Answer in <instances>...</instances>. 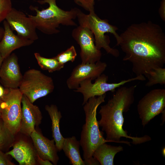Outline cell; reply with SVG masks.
I'll return each mask as SVG.
<instances>
[{"mask_svg":"<svg viewBox=\"0 0 165 165\" xmlns=\"http://www.w3.org/2000/svg\"><path fill=\"white\" fill-rule=\"evenodd\" d=\"M120 35L119 46L125 53L123 60L132 64L136 76L147 77L165 64V34L161 27L151 21L134 24Z\"/></svg>","mask_w":165,"mask_h":165,"instance_id":"1","label":"cell"},{"mask_svg":"<svg viewBox=\"0 0 165 165\" xmlns=\"http://www.w3.org/2000/svg\"><path fill=\"white\" fill-rule=\"evenodd\" d=\"M136 85L117 88L112 97L107 103L101 106L99 113L101 116L98 121L99 126L106 134V139L111 142L124 143L130 145V142L120 141L122 137L129 138L134 145H138L149 141L151 137L145 135L142 137H132L124 130L123 112L129 110L134 101V92Z\"/></svg>","mask_w":165,"mask_h":165,"instance_id":"2","label":"cell"},{"mask_svg":"<svg viewBox=\"0 0 165 165\" xmlns=\"http://www.w3.org/2000/svg\"><path fill=\"white\" fill-rule=\"evenodd\" d=\"M40 4L48 3L49 6L46 9L39 10L37 7L31 6L36 12L35 16L28 15L36 29L43 33L52 35L58 33L57 29L60 25L67 26L76 25L74 21L77 17L79 9L77 8L65 11L57 5L56 0H41L38 1Z\"/></svg>","mask_w":165,"mask_h":165,"instance_id":"3","label":"cell"},{"mask_svg":"<svg viewBox=\"0 0 165 165\" xmlns=\"http://www.w3.org/2000/svg\"><path fill=\"white\" fill-rule=\"evenodd\" d=\"M105 97L106 94L91 97L84 105L85 123L82 127L79 143L84 160L92 157L94 151L100 145L111 142L104 137L103 132L99 130L96 117L97 108L105 102Z\"/></svg>","mask_w":165,"mask_h":165,"instance_id":"4","label":"cell"},{"mask_svg":"<svg viewBox=\"0 0 165 165\" xmlns=\"http://www.w3.org/2000/svg\"><path fill=\"white\" fill-rule=\"evenodd\" d=\"M77 17L79 25L87 27L92 32L96 46L98 49L103 48L108 53L116 57L119 56V50L110 46L109 38L105 35L107 33L112 34L116 40V45L118 46L120 37L116 32L118 29L117 27L110 24L106 19H100L94 11L86 14L80 10Z\"/></svg>","mask_w":165,"mask_h":165,"instance_id":"5","label":"cell"},{"mask_svg":"<svg viewBox=\"0 0 165 165\" xmlns=\"http://www.w3.org/2000/svg\"><path fill=\"white\" fill-rule=\"evenodd\" d=\"M54 88L51 77L35 69L28 70L24 73L19 87L23 95L33 103L51 93Z\"/></svg>","mask_w":165,"mask_h":165,"instance_id":"6","label":"cell"},{"mask_svg":"<svg viewBox=\"0 0 165 165\" xmlns=\"http://www.w3.org/2000/svg\"><path fill=\"white\" fill-rule=\"evenodd\" d=\"M5 88V94L1 98V117L6 127L15 135L20 130L23 94L19 88Z\"/></svg>","mask_w":165,"mask_h":165,"instance_id":"7","label":"cell"},{"mask_svg":"<svg viewBox=\"0 0 165 165\" xmlns=\"http://www.w3.org/2000/svg\"><path fill=\"white\" fill-rule=\"evenodd\" d=\"M108 79V76L102 74L95 79L93 83L92 82V80L90 79L82 81L79 86L74 91L80 93L83 95V100L82 105H84L91 97L103 95L108 91L113 92L116 89L126 83L135 80L145 81L146 78L144 76L140 75L114 83L107 82Z\"/></svg>","mask_w":165,"mask_h":165,"instance_id":"8","label":"cell"},{"mask_svg":"<svg viewBox=\"0 0 165 165\" xmlns=\"http://www.w3.org/2000/svg\"><path fill=\"white\" fill-rule=\"evenodd\" d=\"M165 89L151 90L139 101L137 109L143 127L165 110Z\"/></svg>","mask_w":165,"mask_h":165,"instance_id":"9","label":"cell"},{"mask_svg":"<svg viewBox=\"0 0 165 165\" xmlns=\"http://www.w3.org/2000/svg\"><path fill=\"white\" fill-rule=\"evenodd\" d=\"M72 35L80 47L81 63H94L100 61L101 53L96 46L93 34L89 28L79 25L72 30Z\"/></svg>","mask_w":165,"mask_h":165,"instance_id":"10","label":"cell"},{"mask_svg":"<svg viewBox=\"0 0 165 165\" xmlns=\"http://www.w3.org/2000/svg\"><path fill=\"white\" fill-rule=\"evenodd\" d=\"M106 64L99 61L94 63H81L73 70L67 79V85L70 89H76L83 81L96 79L105 70Z\"/></svg>","mask_w":165,"mask_h":165,"instance_id":"11","label":"cell"},{"mask_svg":"<svg viewBox=\"0 0 165 165\" xmlns=\"http://www.w3.org/2000/svg\"><path fill=\"white\" fill-rule=\"evenodd\" d=\"M5 20L17 35L34 41L38 39L34 24L22 11L12 8Z\"/></svg>","mask_w":165,"mask_h":165,"instance_id":"12","label":"cell"},{"mask_svg":"<svg viewBox=\"0 0 165 165\" xmlns=\"http://www.w3.org/2000/svg\"><path fill=\"white\" fill-rule=\"evenodd\" d=\"M23 77L18 57L12 53L3 60L0 69V81L5 88H19Z\"/></svg>","mask_w":165,"mask_h":165,"instance_id":"13","label":"cell"},{"mask_svg":"<svg viewBox=\"0 0 165 165\" xmlns=\"http://www.w3.org/2000/svg\"><path fill=\"white\" fill-rule=\"evenodd\" d=\"M21 104V116L20 132L30 136L35 129V126L41 123L42 116L39 108L33 104L23 95Z\"/></svg>","mask_w":165,"mask_h":165,"instance_id":"14","label":"cell"},{"mask_svg":"<svg viewBox=\"0 0 165 165\" xmlns=\"http://www.w3.org/2000/svg\"><path fill=\"white\" fill-rule=\"evenodd\" d=\"M3 25L4 33L0 41V54L4 59L15 50L31 45L34 41L15 35L5 20Z\"/></svg>","mask_w":165,"mask_h":165,"instance_id":"15","label":"cell"},{"mask_svg":"<svg viewBox=\"0 0 165 165\" xmlns=\"http://www.w3.org/2000/svg\"><path fill=\"white\" fill-rule=\"evenodd\" d=\"M37 155L44 160H47L54 165L59 160L58 151L53 139L50 140L37 132L35 130L30 135Z\"/></svg>","mask_w":165,"mask_h":165,"instance_id":"16","label":"cell"},{"mask_svg":"<svg viewBox=\"0 0 165 165\" xmlns=\"http://www.w3.org/2000/svg\"><path fill=\"white\" fill-rule=\"evenodd\" d=\"M13 149L6 153L14 158L20 165H35L37 161L35 150L28 142L20 140L14 144Z\"/></svg>","mask_w":165,"mask_h":165,"instance_id":"17","label":"cell"},{"mask_svg":"<svg viewBox=\"0 0 165 165\" xmlns=\"http://www.w3.org/2000/svg\"><path fill=\"white\" fill-rule=\"evenodd\" d=\"M123 150V147L121 146H113L105 143L97 148L93 152V156L101 165H113L115 155Z\"/></svg>","mask_w":165,"mask_h":165,"instance_id":"18","label":"cell"},{"mask_svg":"<svg viewBox=\"0 0 165 165\" xmlns=\"http://www.w3.org/2000/svg\"><path fill=\"white\" fill-rule=\"evenodd\" d=\"M45 109L51 120L52 137L58 151H60L62 150L65 138L62 135L60 129L59 123L62 117L61 112L58 110L57 106L54 105H46Z\"/></svg>","mask_w":165,"mask_h":165,"instance_id":"19","label":"cell"},{"mask_svg":"<svg viewBox=\"0 0 165 165\" xmlns=\"http://www.w3.org/2000/svg\"><path fill=\"white\" fill-rule=\"evenodd\" d=\"M80 145L79 141L74 136L64 138L62 149L72 165H85L80 155Z\"/></svg>","mask_w":165,"mask_h":165,"instance_id":"20","label":"cell"},{"mask_svg":"<svg viewBox=\"0 0 165 165\" xmlns=\"http://www.w3.org/2000/svg\"><path fill=\"white\" fill-rule=\"evenodd\" d=\"M34 56L40 68L52 73L63 68L64 65L60 64L54 57L47 58L41 55L38 53H35Z\"/></svg>","mask_w":165,"mask_h":165,"instance_id":"21","label":"cell"},{"mask_svg":"<svg viewBox=\"0 0 165 165\" xmlns=\"http://www.w3.org/2000/svg\"><path fill=\"white\" fill-rule=\"evenodd\" d=\"M14 135L5 125L0 117V151H5L13 146Z\"/></svg>","mask_w":165,"mask_h":165,"instance_id":"22","label":"cell"},{"mask_svg":"<svg viewBox=\"0 0 165 165\" xmlns=\"http://www.w3.org/2000/svg\"><path fill=\"white\" fill-rule=\"evenodd\" d=\"M148 80L145 84L147 87H151L157 84L165 85V68H159L151 71L147 77Z\"/></svg>","mask_w":165,"mask_h":165,"instance_id":"23","label":"cell"},{"mask_svg":"<svg viewBox=\"0 0 165 165\" xmlns=\"http://www.w3.org/2000/svg\"><path fill=\"white\" fill-rule=\"evenodd\" d=\"M77 55L74 46H72L66 50L60 53L54 57L60 64L64 65L68 62L74 61Z\"/></svg>","mask_w":165,"mask_h":165,"instance_id":"24","label":"cell"},{"mask_svg":"<svg viewBox=\"0 0 165 165\" xmlns=\"http://www.w3.org/2000/svg\"><path fill=\"white\" fill-rule=\"evenodd\" d=\"M12 8L11 0H0V23L6 20Z\"/></svg>","mask_w":165,"mask_h":165,"instance_id":"25","label":"cell"},{"mask_svg":"<svg viewBox=\"0 0 165 165\" xmlns=\"http://www.w3.org/2000/svg\"><path fill=\"white\" fill-rule=\"evenodd\" d=\"M77 5L89 12L94 11V0H74Z\"/></svg>","mask_w":165,"mask_h":165,"instance_id":"26","label":"cell"},{"mask_svg":"<svg viewBox=\"0 0 165 165\" xmlns=\"http://www.w3.org/2000/svg\"><path fill=\"white\" fill-rule=\"evenodd\" d=\"M9 155L0 151V165H14V163L9 160Z\"/></svg>","mask_w":165,"mask_h":165,"instance_id":"27","label":"cell"},{"mask_svg":"<svg viewBox=\"0 0 165 165\" xmlns=\"http://www.w3.org/2000/svg\"><path fill=\"white\" fill-rule=\"evenodd\" d=\"M159 14L162 19L165 21V0H162L159 10Z\"/></svg>","mask_w":165,"mask_h":165,"instance_id":"28","label":"cell"},{"mask_svg":"<svg viewBox=\"0 0 165 165\" xmlns=\"http://www.w3.org/2000/svg\"><path fill=\"white\" fill-rule=\"evenodd\" d=\"M85 165H97L100 164L99 162L93 156L84 160Z\"/></svg>","mask_w":165,"mask_h":165,"instance_id":"29","label":"cell"},{"mask_svg":"<svg viewBox=\"0 0 165 165\" xmlns=\"http://www.w3.org/2000/svg\"><path fill=\"white\" fill-rule=\"evenodd\" d=\"M37 162L41 165H52L53 164L50 161L47 160H44L40 157L37 155Z\"/></svg>","mask_w":165,"mask_h":165,"instance_id":"30","label":"cell"},{"mask_svg":"<svg viewBox=\"0 0 165 165\" xmlns=\"http://www.w3.org/2000/svg\"><path fill=\"white\" fill-rule=\"evenodd\" d=\"M6 92V88L4 89L0 85V99H1L4 95Z\"/></svg>","mask_w":165,"mask_h":165,"instance_id":"31","label":"cell"},{"mask_svg":"<svg viewBox=\"0 0 165 165\" xmlns=\"http://www.w3.org/2000/svg\"><path fill=\"white\" fill-rule=\"evenodd\" d=\"M4 33V28L0 27V41L2 38Z\"/></svg>","mask_w":165,"mask_h":165,"instance_id":"32","label":"cell"},{"mask_svg":"<svg viewBox=\"0 0 165 165\" xmlns=\"http://www.w3.org/2000/svg\"><path fill=\"white\" fill-rule=\"evenodd\" d=\"M4 59L0 54V69Z\"/></svg>","mask_w":165,"mask_h":165,"instance_id":"33","label":"cell"},{"mask_svg":"<svg viewBox=\"0 0 165 165\" xmlns=\"http://www.w3.org/2000/svg\"><path fill=\"white\" fill-rule=\"evenodd\" d=\"M2 103V100L1 99H0V117L1 116V112H2V108H1V104Z\"/></svg>","mask_w":165,"mask_h":165,"instance_id":"34","label":"cell"}]
</instances>
